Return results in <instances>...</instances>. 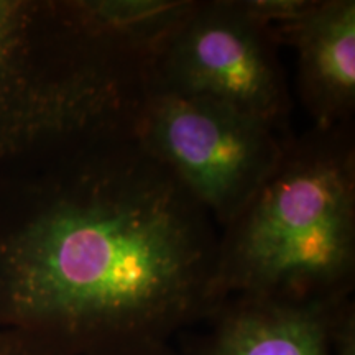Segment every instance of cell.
Returning <instances> with one entry per match:
<instances>
[{
    "label": "cell",
    "mask_w": 355,
    "mask_h": 355,
    "mask_svg": "<svg viewBox=\"0 0 355 355\" xmlns=\"http://www.w3.org/2000/svg\"><path fill=\"white\" fill-rule=\"evenodd\" d=\"M150 86L222 102L290 137L278 42L243 0H194L150 71Z\"/></svg>",
    "instance_id": "5"
},
{
    "label": "cell",
    "mask_w": 355,
    "mask_h": 355,
    "mask_svg": "<svg viewBox=\"0 0 355 355\" xmlns=\"http://www.w3.org/2000/svg\"><path fill=\"white\" fill-rule=\"evenodd\" d=\"M133 137L220 230L275 171L291 135L222 102L150 86Z\"/></svg>",
    "instance_id": "4"
},
{
    "label": "cell",
    "mask_w": 355,
    "mask_h": 355,
    "mask_svg": "<svg viewBox=\"0 0 355 355\" xmlns=\"http://www.w3.org/2000/svg\"><path fill=\"white\" fill-rule=\"evenodd\" d=\"M0 355H74L56 340L21 331L0 329Z\"/></svg>",
    "instance_id": "10"
},
{
    "label": "cell",
    "mask_w": 355,
    "mask_h": 355,
    "mask_svg": "<svg viewBox=\"0 0 355 355\" xmlns=\"http://www.w3.org/2000/svg\"><path fill=\"white\" fill-rule=\"evenodd\" d=\"M0 212V329L74 355L123 339H163L222 303L219 227L130 130L32 155Z\"/></svg>",
    "instance_id": "1"
},
{
    "label": "cell",
    "mask_w": 355,
    "mask_h": 355,
    "mask_svg": "<svg viewBox=\"0 0 355 355\" xmlns=\"http://www.w3.org/2000/svg\"><path fill=\"white\" fill-rule=\"evenodd\" d=\"M282 43L296 51L298 91L313 127L354 122V0H314L298 21L278 35V44Z\"/></svg>",
    "instance_id": "6"
},
{
    "label": "cell",
    "mask_w": 355,
    "mask_h": 355,
    "mask_svg": "<svg viewBox=\"0 0 355 355\" xmlns=\"http://www.w3.org/2000/svg\"><path fill=\"white\" fill-rule=\"evenodd\" d=\"M194 0H73L83 25L152 68Z\"/></svg>",
    "instance_id": "8"
},
{
    "label": "cell",
    "mask_w": 355,
    "mask_h": 355,
    "mask_svg": "<svg viewBox=\"0 0 355 355\" xmlns=\"http://www.w3.org/2000/svg\"><path fill=\"white\" fill-rule=\"evenodd\" d=\"M339 301V300H337ZM332 303L225 298L201 324L186 355H332Z\"/></svg>",
    "instance_id": "7"
},
{
    "label": "cell",
    "mask_w": 355,
    "mask_h": 355,
    "mask_svg": "<svg viewBox=\"0 0 355 355\" xmlns=\"http://www.w3.org/2000/svg\"><path fill=\"white\" fill-rule=\"evenodd\" d=\"M354 285L355 127H311L285 141L275 171L219 230L217 293L332 303Z\"/></svg>",
    "instance_id": "2"
},
{
    "label": "cell",
    "mask_w": 355,
    "mask_h": 355,
    "mask_svg": "<svg viewBox=\"0 0 355 355\" xmlns=\"http://www.w3.org/2000/svg\"><path fill=\"white\" fill-rule=\"evenodd\" d=\"M329 344L332 355H355V303L352 296L332 304Z\"/></svg>",
    "instance_id": "9"
},
{
    "label": "cell",
    "mask_w": 355,
    "mask_h": 355,
    "mask_svg": "<svg viewBox=\"0 0 355 355\" xmlns=\"http://www.w3.org/2000/svg\"><path fill=\"white\" fill-rule=\"evenodd\" d=\"M83 355H186L171 344V340L163 339H123L109 343L99 347L87 350Z\"/></svg>",
    "instance_id": "11"
},
{
    "label": "cell",
    "mask_w": 355,
    "mask_h": 355,
    "mask_svg": "<svg viewBox=\"0 0 355 355\" xmlns=\"http://www.w3.org/2000/svg\"><path fill=\"white\" fill-rule=\"evenodd\" d=\"M150 66L86 28L69 2L0 0V168L48 146L132 130Z\"/></svg>",
    "instance_id": "3"
}]
</instances>
